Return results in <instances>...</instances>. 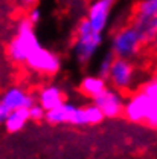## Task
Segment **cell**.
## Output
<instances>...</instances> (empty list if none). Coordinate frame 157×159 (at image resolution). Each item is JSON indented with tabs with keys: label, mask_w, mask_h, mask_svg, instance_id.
<instances>
[{
	"label": "cell",
	"mask_w": 157,
	"mask_h": 159,
	"mask_svg": "<svg viewBox=\"0 0 157 159\" xmlns=\"http://www.w3.org/2000/svg\"><path fill=\"white\" fill-rule=\"evenodd\" d=\"M37 48H40V43L34 34V25L24 17L17 26V35L9 43V57L17 63H24Z\"/></svg>",
	"instance_id": "obj_1"
},
{
	"label": "cell",
	"mask_w": 157,
	"mask_h": 159,
	"mask_svg": "<svg viewBox=\"0 0 157 159\" xmlns=\"http://www.w3.org/2000/svg\"><path fill=\"white\" fill-rule=\"evenodd\" d=\"M102 35L101 32H96L87 19L79 20L78 26L75 29V51L78 60L81 63H87L95 55L96 49L101 44Z\"/></svg>",
	"instance_id": "obj_2"
},
{
	"label": "cell",
	"mask_w": 157,
	"mask_h": 159,
	"mask_svg": "<svg viewBox=\"0 0 157 159\" xmlns=\"http://www.w3.org/2000/svg\"><path fill=\"white\" fill-rule=\"evenodd\" d=\"M145 43L139 31L133 25H128L119 29L113 37V55L120 58H131L137 55Z\"/></svg>",
	"instance_id": "obj_3"
},
{
	"label": "cell",
	"mask_w": 157,
	"mask_h": 159,
	"mask_svg": "<svg viewBox=\"0 0 157 159\" xmlns=\"http://www.w3.org/2000/svg\"><path fill=\"white\" fill-rule=\"evenodd\" d=\"M32 70L44 74V75H55L61 67L59 58L50 51L44 48H37L24 61Z\"/></svg>",
	"instance_id": "obj_4"
},
{
	"label": "cell",
	"mask_w": 157,
	"mask_h": 159,
	"mask_svg": "<svg viewBox=\"0 0 157 159\" xmlns=\"http://www.w3.org/2000/svg\"><path fill=\"white\" fill-rule=\"evenodd\" d=\"M44 118L50 124H73V125H85V116L82 107H75L72 104L63 102L58 107L46 112Z\"/></svg>",
	"instance_id": "obj_5"
},
{
	"label": "cell",
	"mask_w": 157,
	"mask_h": 159,
	"mask_svg": "<svg viewBox=\"0 0 157 159\" xmlns=\"http://www.w3.org/2000/svg\"><path fill=\"white\" fill-rule=\"evenodd\" d=\"M107 78L111 81V84L119 90L130 89L133 80H134V66L128 58L113 57L110 72Z\"/></svg>",
	"instance_id": "obj_6"
},
{
	"label": "cell",
	"mask_w": 157,
	"mask_h": 159,
	"mask_svg": "<svg viewBox=\"0 0 157 159\" xmlns=\"http://www.w3.org/2000/svg\"><path fill=\"white\" fill-rule=\"evenodd\" d=\"M93 104L98 106L104 118H116L124 112V101L118 92L105 87L98 97L93 98Z\"/></svg>",
	"instance_id": "obj_7"
},
{
	"label": "cell",
	"mask_w": 157,
	"mask_h": 159,
	"mask_svg": "<svg viewBox=\"0 0 157 159\" xmlns=\"http://www.w3.org/2000/svg\"><path fill=\"white\" fill-rule=\"evenodd\" d=\"M150 106H151V99L148 98L142 90H139L124 106L122 113L131 122H145L146 116H148V112H150Z\"/></svg>",
	"instance_id": "obj_8"
},
{
	"label": "cell",
	"mask_w": 157,
	"mask_h": 159,
	"mask_svg": "<svg viewBox=\"0 0 157 159\" xmlns=\"http://www.w3.org/2000/svg\"><path fill=\"white\" fill-rule=\"evenodd\" d=\"M115 2L116 0H96L95 3H92V6L89 9L87 20L96 32H102L105 29L107 21H108L110 9L113 8Z\"/></svg>",
	"instance_id": "obj_9"
},
{
	"label": "cell",
	"mask_w": 157,
	"mask_h": 159,
	"mask_svg": "<svg viewBox=\"0 0 157 159\" xmlns=\"http://www.w3.org/2000/svg\"><path fill=\"white\" fill-rule=\"evenodd\" d=\"M34 102H35L34 97L29 95V93H26V92H24L23 89H20V87H11V89L6 90V92L3 93V97L0 98V104H2L8 112L15 110V109H23V107L29 109Z\"/></svg>",
	"instance_id": "obj_10"
},
{
	"label": "cell",
	"mask_w": 157,
	"mask_h": 159,
	"mask_svg": "<svg viewBox=\"0 0 157 159\" xmlns=\"http://www.w3.org/2000/svg\"><path fill=\"white\" fill-rule=\"evenodd\" d=\"M38 102L46 112L50 110V109H55L59 104L66 102L64 101V92L57 86H47L40 92Z\"/></svg>",
	"instance_id": "obj_11"
},
{
	"label": "cell",
	"mask_w": 157,
	"mask_h": 159,
	"mask_svg": "<svg viewBox=\"0 0 157 159\" xmlns=\"http://www.w3.org/2000/svg\"><path fill=\"white\" fill-rule=\"evenodd\" d=\"M28 119H29V112H28L26 107H23V109L11 110L3 124H5V127L9 133H15V132H20L26 125Z\"/></svg>",
	"instance_id": "obj_12"
},
{
	"label": "cell",
	"mask_w": 157,
	"mask_h": 159,
	"mask_svg": "<svg viewBox=\"0 0 157 159\" xmlns=\"http://www.w3.org/2000/svg\"><path fill=\"white\" fill-rule=\"evenodd\" d=\"M131 25L139 31L145 44H151V41L157 37V19L131 20Z\"/></svg>",
	"instance_id": "obj_13"
},
{
	"label": "cell",
	"mask_w": 157,
	"mask_h": 159,
	"mask_svg": "<svg viewBox=\"0 0 157 159\" xmlns=\"http://www.w3.org/2000/svg\"><path fill=\"white\" fill-rule=\"evenodd\" d=\"M105 80L101 77H85L79 84V92L93 99L105 89Z\"/></svg>",
	"instance_id": "obj_14"
},
{
	"label": "cell",
	"mask_w": 157,
	"mask_h": 159,
	"mask_svg": "<svg viewBox=\"0 0 157 159\" xmlns=\"http://www.w3.org/2000/svg\"><path fill=\"white\" fill-rule=\"evenodd\" d=\"M157 19V0H140L133 9V20Z\"/></svg>",
	"instance_id": "obj_15"
},
{
	"label": "cell",
	"mask_w": 157,
	"mask_h": 159,
	"mask_svg": "<svg viewBox=\"0 0 157 159\" xmlns=\"http://www.w3.org/2000/svg\"><path fill=\"white\" fill-rule=\"evenodd\" d=\"M82 110H84V116H85V124L93 125V124H99L104 119V115H102L101 109L98 106H95V104L82 107Z\"/></svg>",
	"instance_id": "obj_16"
},
{
	"label": "cell",
	"mask_w": 157,
	"mask_h": 159,
	"mask_svg": "<svg viewBox=\"0 0 157 159\" xmlns=\"http://www.w3.org/2000/svg\"><path fill=\"white\" fill-rule=\"evenodd\" d=\"M150 99H153L154 102H157V78L148 81L146 84H143V87L140 89Z\"/></svg>",
	"instance_id": "obj_17"
},
{
	"label": "cell",
	"mask_w": 157,
	"mask_h": 159,
	"mask_svg": "<svg viewBox=\"0 0 157 159\" xmlns=\"http://www.w3.org/2000/svg\"><path fill=\"white\" fill-rule=\"evenodd\" d=\"M28 112H29V119H34V121H40V119L44 118V115H46V110L40 104H35V102L28 109Z\"/></svg>",
	"instance_id": "obj_18"
},
{
	"label": "cell",
	"mask_w": 157,
	"mask_h": 159,
	"mask_svg": "<svg viewBox=\"0 0 157 159\" xmlns=\"http://www.w3.org/2000/svg\"><path fill=\"white\" fill-rule=\"evenodd\" d=\"M113 54H110V55H107L105 58L102 60V63H101V67H99V77L101 78H107L108 77V72H110V66H111V61H113Z\"/></svg>",
	"instance_id": "obj_19"
},
{
	"label": "cell",
	"mask_w": 157,
	"mask_h": 159,
	"mask_svg": "<svg viewBox=\"0 0 157 159\" xmlns=\"http://www.w3.org/2000/svg\"><path fill=\"white\" fill-rule=\"evenodd\" d=\"M28 20L35 26L37 23H38V20H40V11H38V8H34L31 12H29V16H28Z\"/></svg>",
	"instance_id": "obj_20"
},
{
	"label": "cell",
	"mask_w": 157,
	"mask_h": 159,
	"mask_svg": "<svg viewBox=\"0 0 157 159\" xmlns=\"http://www.w3.org/2000/svg\"><path fill=\"white\" fill-rule=\"evenodd\" d=\"M8 113H9V112H8L2 104H0V124H3V122H5V119H6V116H8Z\"/></svg>",
	"instance_id": "obj_21"
},
{
	"label": "cell",
	"mask_w": 157,
	"mask_h": 159,
	"mask_svg": "<svg viewBox=\"0 0 157 159\" xmlns=\"http://www.w3.org/2000/svg\"><path fill=\"white\" fill-rule=\"evenodd\" d=\"M23 2H24L26 5H34V3H35L37 0H23Z\"/></svg>",
	"instance_id": "obj_22"
},
{
	"label": "cell",
	"mask_w": 157,
	"mask_h": 159,
	"mask_svg": "<svg viewBox=\"0 0 157 159\" xmlns=\"http://www.w3.org/2000/svg\"><path fill=\"white\" fill-rule=\"evenodd\" d=\"M151 44H153V46H154V49H156L157 51V37L154 40H153V41H151Z\"/></svg>",
	"instance_id": "obj_23"
},
{
	"label": "cell",
	"mask_w": 157,
	"mask_h": 159,
	"mask_svg": "<svg viewBox=\"0 0 157 159\" xmlns=\"http://www.w3.org/2000/svg\"><path fill=\"white\" fill-rule=\"evenodd\" d=\"M156 78H157V72H156Z\"/></svg>",
	"instance_id": "obj_24"
}]
</instances>
